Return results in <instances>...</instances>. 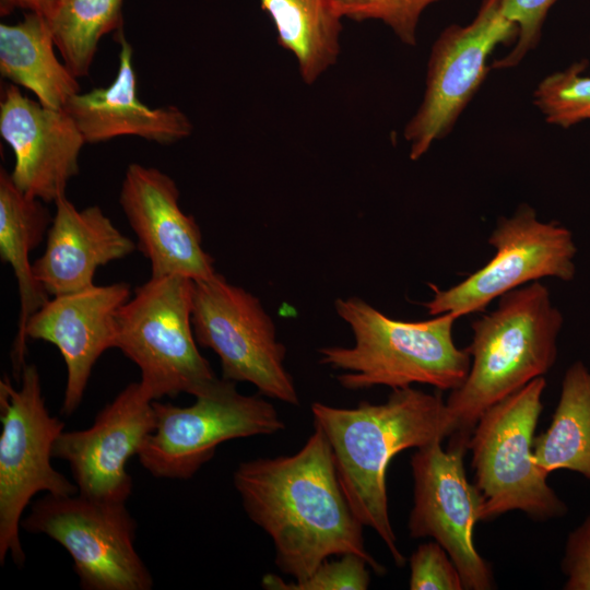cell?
Segmentation results:
<instances>
[{
    "mask_svg": "<svg viewBox=\"0 0 590 590\" xmlns=\"http://www.w3.org/2000/svg\"><path fill=\"white\" fill-rule=\"evenodd\" d=\"M52 217L43 201L28 197L16 188L10 173L0 169V258L9 263L17 282L20 316L12 349L14 376L19 378L25 365L24 329L30 317L49 298L35 279L30 253L43 241Z\"/></svg>",
    "mask_w": 590,
    "mask_h": 590,
    "instance_id": "ffe728a7",
    "label": "cell"
},
{
    "mask_svg": "<svg viewBox=\"0 0 590 590\" xmlns=\"http://www.w3.org/2000/svg\"><path fill=\"white\" fill-rule=\"evenodd\" d=\"M586 62L545 76L533 93V103L548 123L569 128L590 119V75Z\"/></svg>",
    "mask_w": 590,
    "mask_h": 590,
    "instance_id": "d4e9b609",
    "label": "cell"
},
{
    "mask_svg": "<svg viewBox=\"0 0 590 590\" xmlns=\"http://www.w3.org/2000/svg\"><path fill=\"white\" fill-rule=\"evenodd\" d=\"M274 25L278 44L298 64L304 83L314 84L341 51L342 16L333 0H260Z\"/></svg>",
    "mask_w": 590,
    "mask_h": 590,
    "instance_id": "7402d4cb",
    "label": "cell"
},
{
    "mask_svg": "<svg viewBox=\"0 0 590 590\" xmlns=\"http://www.w3.org/2000/svg\"><path fill=\"white\" fill-rule=\"evenodd\" d=\"M59 0H0L2 15L9 14L15 9H23L46 15Z\"/></svg>",
    "mask_w": 590,
    "mask_h": 590,
    "instance_id": "4dcf8cb0",
    "label": "cell"
},
{
    "mask_svg": "<svg viewBox=\"0 0 590 590\" xmlns=\"http://www.w3.org/2000/svg\"><path fill=\"white\" fill-rule=\"evenodd\" d=\"M546 381L538 377L487 409L468 442L474 486L481 497L480 520L511 510L545 521L563 517L566 504L546 483L534 462V430L542 413Z\"/></svg>",
    "mask_w": 590,
    "mask_h": 590,
    "instance_id": "8992f818",
    "label": "cell"
},
{
    "mask_svg": "<svg viewBox=\"0 0 590 590\" xmlns=\"http://www.w3.org/2000/svg\"><path fill=\"white\" fill-rule=\"evenodd\" d=\"M125 282L93 285L54 296L35 311L24 329V340H42L57 346L67 368L61 413L79 408L99 356L116 346L117 310L130 298Z\"/></svg>",
    "mask_w": 590,
    "mask_h": 590,
    "instance_id": "e0dca14e",
    "label": "cell"
},
{
    "mask_svg": "<svg viewBox=\"0 0 590 590\" xmlns=\"http://www.w3.org/2000/svg\"><path fill=\"white\" fill-rule=\"evenodd\" d=\"M562 570L564 589L590 590V515L568 534Z\"/></svg>",
    "mask_w": 590,
    "mask_h": 590,
    "instance_id": "f546056e",
    "label": "cell"
},
{
    "mask_svg": "<svg viewBox=\"0 0 590 590\" xmlns=\"http://www.w3.org/2000/svg\"><path fill=\"white\" fill-rule=\"evenodd\" d=\"M119 204L134 232L137 247L149 260L151 278H212L214 259L202 247L201 231L179 205V190L164 172L138 163L128 165Z\"/></svg>",
    "mask_w": 590,
    "mask_h": 590,
    "instance_id": "9a60e30c",
    "label": "cell"
},
{
    "mask_svg": "<svg viewBox=\"0 0 590 590\" xmlns=\"http://www.w3.org/2000/svg\"><path fill=\"white\" fill-rule=\"evenodd\" d=\"M55 47L43 14L28 12L15 24H0L1 76L32 92L44 106L63 109L80 85Z\"/></svg>",
    "mask_w": 590,
    "mask_h": 590,
    "instance_id": "44dd1931",
    "label": "cell"
},
{
    "mask_svg": "<svg viewBox=\"0 0 590 590\" xmlns=\"http://www.w3.org/2000/svg\"><path fill=\"white\" fill-rule=\"evenodd\" d=\"M500 2L482 0L470 23L449 25L433 44L424 95L403 132L412 161L452 130L487 75L495 48L516 42L518 27L504 16Z\"/></svg>",
    "mask_w": 590,
    "mask_h": 590,
    "instance_id": "7c38bea8",
    "label": "cell"
},
{
    "mask_svg": "<svg viewBox=\"0 0 590 590\" xmlns=\"http://www.w3.org/2000/svg\"><path fill=\"white\" fill-rule=\"evenodd\" d=\"M153 401L140 381L132 382L98 412L88 428L60 434L52 458L69 463L79 494L127 503L133 483L126 467L155 428Z\"/></svg>",
    "mask_w": 590,
    "mask_h": 590,
    "instance_id": "5bb4252c",
    "label": "cell"
},
{
    "mask_svg": "<svg viewBox=\"0 0 590 590\" xmlns=\"http://www.w3.org/2000/svg\"><path fill=\"white\" fill-rule=\"evenodd\" d=\"M488 244L494 257L463 281L446 290L428 284L433 296L424 307L430 316L459 318L483 311L494 299L540 279L570 281L575 276L577 248L570 231L541 222L528 204L509 217H499Z\"/></svg>",
    "mask_w": 590,
    "mask_h": 590,
    "instance_id": "8fae6325",
    "label": "cell"
},
{
    "mask_svg": "<svg viewBox=\"0 0 590 590\" xmlns=\"http://www.w3.org/2000/svg\"><path fill=\"white\" fill-rule=\"evenodd\" d=\"M465 450L460 445L444 450L440 440L417 448L411 458L414 495L408 529L412 538H433L445 548L465 590H489L492 567L473 541L481 497L465 474Z\"/></svg>",
    "mask_w": 590,
    "mask_h": 590,
    "instance_id": "4fadbf2b",
    "label": "cell"
},
{
    "mask_svg": "<svg viewBox=\"0 0 590 590\" xmlns=\"http://www.w3.org/2000/svg\"><path fill=\"white\" fill-rule=\"evenodd\" d=\"M191 322L197 343L219 356L222 378L250 382L259 394L298 405L284 365L286 347L258 297L216 272L194 281Z\"/></svg>",
    "mask_w": 590,
    "mask_h": 590,
    "instance_id": "30bf717a",
    "label": "cell"
},
{
    "mask_svg": "<svg viewBox=\"0 0 590 590\" xmlns=\"http://www.w3.org/2000/svg\"><path fill=\"white\" fill-rule=\"evenodd\" d=\"M314 426L326 435L334 458L342 492L355 517L373 529L388 547L397 566L405 557L397 545L386 487V472L402 450L421 448L455 433L441 394L406 387L392 389L386 402L362 401L342 409L315 402Z\"/></svg>",
    "mask_w": 590,
    "mask_h": 590,
    "instance_id": "7a4b0ae2",
    "label": "cell"
},
{
    "mask_svg": "<svg viewBox=\"0 0 590 590\" xmlns=\"http://www.w3.org/2000/svg\"><path fill=\"white\" fill-rule=\"evenodd\" d=\"M194 281L150 278L116 312V346L141 371L153 399L208 392L220 379L197 346L191 315Z\"/></svg>",
    "mask_w": 590,
    "mask_h": 590,
    "instance_id": "5b68a950",
    "label": "cell"
},
{
    "mask_svg": "<svg viewBox=\"0 0 590 590\" xmlns=\"http://www.w3.org/2000/svg\"><path fill=\"white\" fill-rule=\"evenodd\" d=\"M115 37L120 50L114 81L106 87L75 94L63 108L73 118L85 143L132 135L158 144H173L188 138L193 125L181 109L173 105L152 108L141 102L133 49L122 31Z\"/></svg>",
    "mask_w": 590,
    "mask_h": 590,
    "instance_id": "d6986e66",
    "label": "cell"
},
{
    "mask_svg": "<svg viewBox=\"0 0 590 590\" xmlns=\"http://www.w3.org/2000/svg\"><path fill=\"white\" fill-rule=\"evenodd\" d=\"M367 566L363 557L344 554L339 560L326 559L305 579L285 581L267 574L261 586L268 590H366L370 581Z\"/></svg>",
    "mask_w": 590,
    "mask_h": 590,
    "instance_id": "4316f807",
    "label": "cell"
},
{
    "mask_svg": "<svg viewBox=\"0 0 590 590\" xmlns=\"http://www.w3.org/2000/svg\"><path fill=\"white\" fill-rule=\"evenodd\" d=\"M20 379L19 389L8 376L0 380V563L10 555L23 567L20 528L33 496L39 492L74 495L79 489L51 465L64 423L46 409L37 367L25 364Z\"/></svg>",
    "mask_w": 590,
    "mask_h": 590,
    "instance_id": "52a82bcc",
    "label": "cell"
},
{
    "mask_svg": "<svg viewBox=\"0 0 590 590\" xmlns=\"http://www.w3.org/2000/svg\"><path fill=\"white\" fill-rule=\"evenodd\" d=\"M123 0H59L44 15L61 60L79 79L87 76L99 40L122 31Z\"/></svg>",
    "mask_w": 590,
    "mask_h": 590,
    "instance_id": "cb8c5ba5",
    "label": "cell"
},
{
    "mask_svg": "<svg viewBox=\"0 0 590 590\" xmlns=\"http://www.w3.org/2000/svg\"><path fill=\"white\" fill-rule=\"evenodd\" d=\"M497 307L472 322L464 381L446 400L455 433L449 445L468 449L480 416L492 405L543 377L557 356L563 324L548 290L539 281L498 298Z\"/></svg>",
    "mask_w": 590,
    "mask_h": 590,
    "instance_id": "3957f363",
    "label": "cell"
},
{
    "mask_svg": "<svg viewBox=\"0 0 590 590\" xmlns=\"http://www.w3.org/2000/svg\"><path fill=\"white\" fill-rule=\"evenodd\" d=\"M556 0H502V13L518 27V36L509 52L495 60V69L516 67L541 38L545 17Z\"/></svg>",
    "mask_w": 590,
    "mask_h": 590,
    "instance_id": "83f0119b",
    "label": "cell"
},
{
    "mask_svg": "<svg viewBox=\"0 0 590 590\" xmlns=\"http://www.w3.org/2000/svg\"><path fill=\"white\" fill-rule=\"evenodd\" d=\"M156 424L138 457L153 476L188 480L210 461L224 441L272 435L285 428L272 403L245 396L236 382L221 378L193 404L153 401Z\"/></svg>",
    "mask_w": 590,
    "mask_h": 590,
    "instance_id": "9c48e42d",
    "label": "cell"
},
{
    "mask_svg": "<svg viewBox=\"0 0 590 590\" xmlns=\"http://www.w3.org/2000/svg\"><path fill=\"white\" fill-rule=\"evenodd\" d=\"M233 484L248 518L270 535L275 565L294 580L344 554H356L377 575L386 574L365 546L364 526L342 492L331 446L319 427L294 455L240 462Z\"/></svg>",
    "mask_w": 590,
    "mask_h": 590,
    "instance_id": "6da1fadb",
    "label": "cell"
},
{
    "mask_svg": "<svg viewBox=\"0 0 590 590\" xmlns=\"http://www.w3.org/2000/svg\"><path fill=\"white\" fill-rule=\"evenodd\" d=\"M55 204L45 250L32 264L35 279L52 297L95 285L99 267L123 259L137 248L99 206L78 210L66 194Z\"/></svg>",
    "mask_w": 590,
    "mask_h": 590,
    "instance_id": "ac0fdd59",
    "label": "cell"
},
{
    "mask_svg": "<svg viewBox=\"0 0 590 590\" xmlns=\"http://www.w3.org/2000/svg\"><path fill=\"white\" fill-rule=\"evenodd\" d=\"M334 308L354 335L352 346L318 350L319 363L343 370L338 382L347 390L375 386L391 389L424 384L438 391L453 390L467 378L471 356L453 341L452 314L430 320L392 319L364 299L337 298Z\"/></svg>",
    "mask_w": 590,
    "mask_h": 590,
    "instance_id": "277c9868",
    "label": "cell"
},
{
    "mask_svg": "<svg viewBox=\"0 0 590 590\" xmlns=\"http://www.w3.org/2000/svg\"><path fill=\"white\" fill-rule=\"evenodd\" d=\"M0 134L11 148L13 184L28 197L55 202L79 173L85 140L66 109L44 106L7 84L0 102Z\"/></svg>",
    "mask_w": 590,
    "mask_h": 590,
    "instance_id": "2e32d148",
    "label": "cell"
},
{
    "mask_svg": "<svg viewBox=\"0 0 590 590\" xmlns=\"http://www.w3.org/2000/svg\"><path fill=\"white\" fill-rule=\"evenodd\" d=\"M533 459L547 475L566 469L590 481V370L581 362L564 375L552 422L534 437Z\"/></svg>",
    "mask_w": 590,
    "mask_h": 590,
    "instance_id": "603a6c76",
    "label": "cell"
},
{
    "mask_svg": "<svg viewBox=\"0 0 590 590\" xmlns=\"http://www.w3.org/2000/svg\"><path fill=\"white\" fill-rule=\"evenodd\" d=\"M438 1L441 0H333L342 17L356 22L380 21L408 46L416 45L422 14Z\"/></svg>",
    "mask_w": 590,
    "mask_h": 590,
    "instance_id": "484cf974",
    "label": "cell"
},
{
    "mask_svg": "<svg viewBox=\"0 0 590 590\" xmlns=\"http://www.w3.org/2000/svg\"><path fill=\"white\" fill-rule=\"evenodd\" d=\"M411 590H464L460 573L445 548L423 543L410 557Z\"/></svg>",
    "mask_w": 590,
    "mask_h": 590,
    "instance_id": "f1b7e54d",
    "label": "cell"
},
{
    "mask_svg": "<svg viewBox=\"0 0 590 590\" xmlns=\"http://www.w3.org/2000/svg\"><path fill=\"white\" fill-rule=\"evenodd\" d=\"M21 528L45 534L70 554L84 590H150L153 578L134 547L137 522L123 502L81 494L34 502Z\"/></svg>",
    "mask_w": 590,
    "mask_h": 590,
    "instance_id": "ba28073f",
    "label": "cell"
}]
</instances>
